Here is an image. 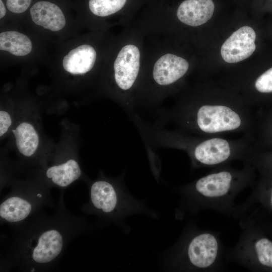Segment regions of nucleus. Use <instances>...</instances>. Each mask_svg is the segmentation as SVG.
Instances as JSON below:
<instances>
[{"label": "nucleus", "instance_id": "1", "mask_svg": "<svg viewBox=\"0 0 272 272\" xmlns=\"http://www.w3.org/2000/svg\"><path fill=\"white\" fill-rule=\"evenodd\" d=\"M155 123L202 137L240 134L251 137L250 107L244 102L183 100L170 108L155 110Z\"/></svg>", "mask_w": 272, "mask_h": 272}, {"label": "nucleus", "instance_id": "2", "mask_svg": "<svg viewBox=\"0 0 272 272\" xmlns=\"http://www.w3.org/2000/svg\"><path fill=\"white\" fill-rule=\"evenodd\" d=\"M138 131L149 147L179 149L186 152L195 164L214 166L239 156H250L251 137H202L169 130L155 123L142 121Z\"/></svg>", "mask_w": 272, "mask_h": 272}, {"label": "nucleus", "instance_id": "3", "mask_svg": "<svg viewBox=\"0 0 272 272\" xmlns=\"http://www.w3.org/2000/svg\"><path fill=\"white\" fill-rule=\"evenodd\" d=\"M140 51L133 44L123 46L113 64V81L116 97L123 109L129 114L136 108V90L140 85Z\"/></svg>", "mask_w": 272, "mask_h": 272}, {"label": "nucleus", "instance_id": "4", "mask_svg": "<svg viewBox=\"0 0 272 272\" xmlns=\"http://www.w3.org/2000/svg\"><path fill=\"white\" fill-rule=\"evenodd\" d=\"M256 34L250 27L245 26L234 32L223 44L221 54L229 63H236L249 57L256 48Z\"/></svg>", "mask_w": 272, "mask_h": 272}, {"label": "nucleus", "instance_id": "5", "mask_svg": "<svg viewBox=\"0 0 272 272\" xmlns=\"http://www.w3.org/2000/svg\"><path fill=\"white\" fill-rule=\"evenodd\" d=\"M31 250L32 260L38 264L53 261L60 254L63 247V237L56 229H49L41 233Z\"/></svg>", "mask_w": 272, "mask_h": 272}, {"label": "nucleus", "instance_id": "6", "mask_svg": "<svg viewBox=\"0 0 272 272\" xmlns=\"http://www.w3.org/2000/svg\"><path fill=\"white\" fill-rule=\"evenodd\" d=\"M218 253V242L212 234L203 233L190 242L187 254L190 263L198 268H206L215 261Z\"/></svg>", "mask_w": 272, "mask_h": 272}, {"label": "nucleus", "instance_id": "7", "mask_svg": "<svg viewBox=\"0 0 272 272\" xmlns=\"http://www.w3.org/2000/svg\"><path fill=\"white\" fill-rule=\"evenodd\" d=\"M214 9L212 0H185L178 7L176 15L182 23L196 27L211 18Z\"/></svg>", "mask_w": 272, "mask_h": 272}, {"label": "nucleus", "instance_id": "8", "mask_svg": "<svg viewBox=\"0 0 272 272\" xmlns=\"http://www.w3.org/2000/svg\"><path fill=\"white\" fill-rule=\"evenodd\" d=\"M30 12L34 23L50 30H60L65 25V19L62 11L52 3L38 2L31 7Z\"/></svg>", "mask_w": 272, "mask_h": 272}, {"label": "nucleus", "instance_id": "9", "mask_svg": "<svg viewBox=\"0 0 272 272\" xmlns=\"http://www.w3.org/2000/svg\"><path fill=\"white\" fill-rule=\"evenodd\" d=\"M234 175L229 171L222 170L209 174L196 181L194 187L197 192L208 197L225 195L229 190Z\"/></svg>", "mask_w": 272, "mask_h": 272}, {"label": "nucleus", "instance_id": "10", "mask_svg": "<svg viewBox=\"0 0 272 272\" xmlns=\"http://www.w3.org/2000/svg\"><path fill=\"white\" fill-rule=\"evenodd\" d=\"M90 198L93 206L105 214L115 212L120 203L115 187L111 182L104 180L96 181L92 184Z\"/></svg>", "mask_w": 272, "mask_h": 272}, {"label": "nucleus", "instance_id": "11", "mask_svg": "<svg viewBox=\"0 0 272 272\" xmlns=\"http://www.w3.org/2000/svg\"><path fill=\"white\" fill-rule=\"evenodd\" d=\"M96 52L91 45L84 44L71 50L62 61L64 69L73 75H83L95 64Z\"/></svg>", "mask_w": 272, "mask_h": 272}, {"label": "nucleus", "instance_id": "12", "mask_svg": "<svg viewBox=\"0 0 272 272\" xmlns=\"http://www.w3.org/2000/svg\"><path fill=\"white\" fill-rule=\"evenodd\" d=\"M33 209L32 203L25 197L14 195L6 199L0 205L1 219L10 223L26 219Z\"/></svg>", "mask_w": 272, "mask_h": 272}, {"label": "nucleus", "instance_id": "13", "mask_svg": "<svg viewBox=\"0 0 272 272\" xmlns=\"http://www.w3.org/2000/svg\"><path fill=\"white\" fill-rule=\"evenodd\" d=\"M81 170L78 162L70 159L64 163L52 166L46 171V177L55 185L65 187L78 179Z\"/></svg>", "mask_w": 272, "mask_h": 272}, {"label": "nucleus", "instance_id": "14", "mask_svg": "<svg viewBox=\"0 0 272 272\" xmlns=\"http://www.w3.org/2000/svg\"><path fill=\"white\" fill-rule=\"evenodd\" d=\"M12 131L19 151L25 156H32L39 145V136L33 125L28 122H23Z\"/></svg>", "mask_w": 272, "mask_h": 272}, {"label": "nucleus", "instance_id": "15", "mask_svg": "<svg viewBox=\"0 0 272 272\" xmlns=\"http://www.w3.org/2000/svg\"><path fill=\"white\" fill-rule=\"evenodd\" d=\"M32 43L24 34L17 31H7L0 34V49L13 55L24 56L32 50Z\"/></svg>", "mask_w": 272, "mask_h": 272}, {"label": "nucleus", "instance_id": "16", "mask_svg": "<svg viewBox=\"0 0 272 272\" xmlns=\"http://www.w3.org/2000/svg\"><path fill=\"white\" fill-rule=\"evenodd\" d=\"M127 0H89L91 12L99 17H106L117 13L125 6Z\"/></svg>", "mask_w": 272, "mask_h": 272}, {"label": "nucleus", "instance_id": "17", "mask_svg": "<svg viewBox=\"0 0 272 272\" xmlns=\"http://www.w3.org/2000/svg\"><path fill=\"white\" fill-rule=\"evenodd\" d=\"M254 246L259 262L263 265L272 267V242L261 238L256 242Z\"/></svg>", "mask_w": 272, "mask_h": 272}, {"label": "nucleus", "instance_id": "18", "mask_svg": "<svg viewBox=\"0 0 272 272\" xmlns=\"http://www.w3.org/2000/svg\"><path fill=\"white\" fill-rule=\"evenodd\" d=\"M254 87L261 93L272 92V67L260 75L255 81Z\"/></svg>", "mask_w": 272, "mask_h": 272}, {"label": "nucleus", "instance_id": "19", "mask_svg": "<svg viewBox=\"0 0 272 272\" xmlns=\"http://www.w3.org/2000/svg\"><path fill=\"white\" fill-rule=\"evenodd\" d=\"M31 0H7V7L13 13L24 12L30 5Z\"/></svg>", "mask_w": 272, "mask_h": 272}, {"label": "nucleus", "instance_id": "20", "mask_svg": "<svg viewBox=\"0 0 272 272\" xmlns=\"http://www.w3.org/2000/svg\"><path fill=\"white\" fill-rule=\"evenodd\" d=\"M12 124L10 115L5 111H0V136L2 137L8 130Z\"/></svg>", "mask_w": 272, "mask_h": 272}, {"label": "nucleus", "instance_id": "21", "mask_svg": "<svg viewBox=\"0 0 272 272\" xmlns=\"http://www.w3.org/2000/svg\"><path fill=\"white\" fill-rule=\"evenodd\" d=\"M6 13V10L2 0H0V18H3Z\"/></svg>", "mask_w": 272, "mask_h": 272}, {"label": "nucleus", "instance_id": "22", "mask_svg": "<svg viewBox=\"0 0 272 272\" xmlns=\"http://www.w3.org/2000/svg\"><path fill=\"white\" fill-rule=\"evenodd\" d=\"M271 203H272V194H271Z\"/></svg>", "mask_w": 272, "mask_h": 272}]
</instances>
